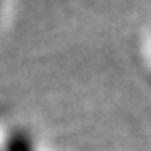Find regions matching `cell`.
<instances>
[{"mask_svg":"<svg viewBox=\"0 0 151 151\" xmlns=\"http://www.w3.org/2000/svg\"><path fill=\"white\" fill-rule=\"evenodd\" d=\"M11 149L13 151H29V144L26 142V138H18L17 142L11 144Z\"/></svg>","mask_w":151,"mask_h":151,"instance_id":"6da1fadb","label":"cell"}]
</instances>
